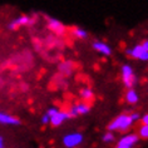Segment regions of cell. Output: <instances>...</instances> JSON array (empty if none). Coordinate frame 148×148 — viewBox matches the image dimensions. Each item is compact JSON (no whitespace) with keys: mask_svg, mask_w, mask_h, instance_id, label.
I'll list each match as a JSON object with an SVG mask.
<instances>
[{"mask_svg":"<svg viewBox=\"0 0 148 148\" xmlns=\"http://www.w3.org/2000/svg\"><path fill=\"white\" fill-rule=\"evenodd\" d=\"M133 125V121L131 118V114L122 113L117 116L114 119L108 124V132H127Z\"/></svg>","mask_w":148,"mask_h":148,"instance_id":"obj_1","label":"cell"},{"mask_svg":"<svg viewBox=\"0 0 148 148\" xmlns=\"http://www.w3.org/2000/svg\"><path fill=\"white\" fill-rule=\"evenodd\" d=\"M121 74H122V82H123L124 87H127V89H132L134 87V84L137 83V77L134 72H133L132 66L128 64H124L122 66Z\"/></svg>","mask_w":148,"mask_h":148,"instance_id":"obj_2","label":"cell"},{"mask_svg":"<svg viewBox=\"0 0 148 148\" xmlns=\"http://www.w3.org/2000/svg\"><path fill=\"white\" fill-rule=\"evenodd\" d=\"M82 142H83V134L78 132L69 133V134H65L63 137V144L66 148H75L79 144H82Z\"/></svg>","mask_w":148,"mask_h":148,"instance_id":"obj_3","label":"cell"},{"mask_svg":"<svg viewBox=\"0 0 148 148\" xmlns=\"http://www.w3.org/2000/svg\"><path fill=\"white\" fill-rule=\"evenodd\" d=\"M90 112V106L86 102H78V103H74V104L70 107L68 113L70 118L74 117H78V116H84V114L89 113Z\"/></svg>","mask_w":148,"mask_h":148,"instance_id":"obj_4","label":"cell"},{"mask_svg":"<svg viewBox=\"0 0 148 148\" xmlns=\"http://www.w3.org/2000/svg\"><path fill=\"white\" fill-rule=\"evenodd\" d=\"M129 57L134 58V59H138V60H142V62H147L148 60V51L144 49V47L142 44H137L131 49H127L125 50Z\"/></svg>","mask_w":148,"mask_h":148,"instance_id":"obj_5","label":"cell"},{"mask_svg":"<svg viewBox=\"0 0 148 148\" xmlns=\"http://www.w3.org/2000/svg\"><path fill=\"white\" fill-rule=\"evenodd\" d=\"M138 139H139V137L137 136V133H127V134H124L119 140H118L117 146L125 147V148H132L134 144H137Z\"/></svg>","mask_w":148,"mask_h":148,"instance_id":"obj_6","label":"cell"},{"mask_svg":"<svg viewBox=\"0 0 148 148\" xmlns=\"http://www.w3.org/2000/svg\"><path fill=\"white\" fill-rule=\"evenodd\" d=\"M32 23H33V19L30 16L21 15V16H19V18H16V19L10 21V23L8 24V28L10 29V30H16L18 28L24 27V25H28V24H32Z\"/></svg>","mask_w":148,"mask_h":148,"instance_id":"obj_7","label":"cell"},{"mask_svg":"<svg viewBox=\"0 0 148 148\" xmlns=\"http://www.w3.org/2000/svg\"><path fill=\"white\" fill-rule=\"evenodd\" d=\"M69 113L66 112V110H59V112L50 118V124L53 125V127H59V125H62L66 119H69Z\"/></svg>","mask_w":148,"mask_h":148,"instance_id":"obj_8","label":"cell"},{"mask_svg":"<svg viewBox=\"0 0 148 148\" xmlns=\"http://www.w3.org/2000/svg\"><path fill=\"white\" fill-rule=\"evenodd\" d=\"M48 28L51 32H54L55 34H63L65 32V27L63 25V23L59 21L58 19H55V18H49L48 19Z\"/></svg>","mask_w":148,"mask_h":148,"instance_id":"obj_9","label":"cell"},{"mask_svg":"<svg viewBox=\"0 0 148 148\" xmlns=\"http://www.w3.org/2000/svg\"><path fill=\"white\" fill-rule=\"evenodd\" d=\"M0 124H5V125H19L20 119L16 117L12 116V114L0 112Z\"/></svg>","mask_w":148,"mask_h":148,"instance_id":"obj_10","label":"cell"},{"mask_svg":"<svg viewBox=\"0 0 148 148\" xmlns=\"http://www.w3.org/2000/svg\"><path fill=\"white\" fill-rule=\"evenodd\" d=\"M74 69H75V65H74V63L73 62H69V60L62 62L60 64H59V66H58L59 73H60L62 75H65V77L70 75V74L74 72Z\"/></svg>","mask_w":148,"mask_h":148,"instance_id":"obj_11","label":"cell"},{"mask_svg":"<svg viewBox=\"0 0 148 148\" xmlns=\"http://www.w3.org/2000/svg\"><path fill=\"white\" fill-rule=\"evenodd\" d=\"M93 49L95 51H98V53L103 54V55H107V57L112 54V49H110V47L104 42H94L93 43Z\"/></svg>","mask_w":148,"mask_h":148,"instance_id":"obj_12","label":"cell"},{"mask_svg":"<svg viewBox=\"0 0 148 148\" xmlns=\"http://www.w3.org/2000/svg\"><path fill=\"white\" fill-rule=\"evenodd\" d=\"M124 98H125V102L128 103V104H137L139 101V97H138V93L133 89H127L124 94Z\"/></svg>","mask_w":148,"mask_h":148,"instance_id":"obj_13","label":"cell"},{"mask_svg":"<svg viewBox=\"0 0 148 148\" xmlns=\"http://www.w3.org/2000/svg\"><path fill=\"white\" fill-rule=\"evenodd\" d=\"M79 95L86 103L88 101H92V99L94 98V93H93V90H92L90 88H83V89H80Z\"/></svg>","mask_w":148,"mask_h":148,"instance_id":"obj_14","label":"cell"},{"mask_svg":"<svg viewBox=\"0 0 148 148\" xmlns=\"http://www.w3.org/2000/svg\"><path fill=\"white\" fill-rule=\"evenodd\" d=\"M137 136L142 139H148V125L147 124H140L137 131Z\"/></svg>","mask_w":148,"mask_h":148,"instance_id":"obj_15","label":"cell"},{"mask_svg":"<svg viewBox=\"0 0 148 148\" xmlns=\"http://www.w3.org/2000/svg\"><path fill=\"white\" fill-rule=\"evenodd\" d=\"M72 32H73V35L75 36V38H78V39H86L87 36H88V33H87V30H84V29L79 28V27L74 28Z\"/></svg>","mask_w":148,"mask_h":148,"instance_id":"obj_16","label":"cell"},{"mask_svg":"<svg viewBox=\"0 0 148 148\" xmlns=\"http://www.w3.org/2000/svg\"><path fill=\"white\" fill-rule=\"evenodd\" d=\"M102 139H103V142H106V143H110L114 140V134L112 132H107L106 134L102 137Z\"/></svg>","mask_w":148,"mask_h":148,"instance_id":"obj_17","label":"cell"},{"mask_svg":"<svg viewBox=\"0 0 148 148\" xmlns=\"http://www.w3.org/2000/svg\"><path fill=\"white\" fill-rule=\"evenodd\" d=\"M58 112H59V109H58V108H54V107H53V108H49V109H48L45 114H48V117L51 118L53 116H55V114H57Z\"/></svg>","mask_w":148,"mask_h":148,"instance_id":"obj_18","label":"cell"},{"mask_svg":"<svg viewBox=\"0 0 148 148\" xmlns=\"http://www.w3.org/2000/svg\"><path fill=\"white\" fill-rule=\"evenodd\" d=\"M131 118H132L133 123H136L137 121H139V119H140V116H139V113H137V112H133V113H131Z\"/></svg>","mask_w":148,"mask_h":148,"instance_id":"obj_19","label":"cell"},{"mask_svg":"<svg viewBox=\"0 0 148 148\" xmlns=\"http://www.w3.org/2000/svg\"><path fill=\"white\" fill-rule=\"evenodd\" d=\"M50 123V118L48 117V114H44V116L42 117V124H49Z\"/></svg>","mask_w":148,"mask_h":148,"instance_id":"obj_20","label":"cell"},{"mask_svg":"<svg viewBox=\"0 0 148 148\" xmlns=\"http://www.w3.org/2000/svg\"><path fill=\"white\" fill-rule=\"evenodd\" d=\"M140 121H142V124L148 125V114H144L143 117H140Z\"/></svg>","mask_w":148,"mask_h":148,"instance_id":"obj_21","label":"cell"},{"mask_svg":"<svg viewBox=\"0 0 148 148\" xmlns=\"http://www.w3.org/2000/svg\"><path fill=\"white\" fill-rule=\"evenodd\" d=\"M0 148H5V140L3 138V136H0Z\"/></svg>","mask_w":148,"mask_h":148,"instance_id":"obj_22","label":"cell"},{"mask_svg":"<svg viewBox=\"0 0 148 148\" xmlns=\"http://www.w3.org/2000/svg\"><path fill=\"white\" fill-rule=\"evenodd\" d=\"M142 45L144 47V49H146L148 51V40H144V42L142 43Z\"/></svg>","mask_w":148,"mask_h":148,"instance_id":"obj_23","label":"cell"},{"mask_svg":"<svg viewBox=\"0 0 148 148\" xmlns=\"http://www.w3.org/2000/svg\"><path fill=\"white\" fill-rule=\"evenodd\" d=\"M116 148H125V147H119V146H117Z\"/></svg>","mask_w":148,"mask_h":148,"instance_id":"obj_24","label":"cell"}]
</instances>
